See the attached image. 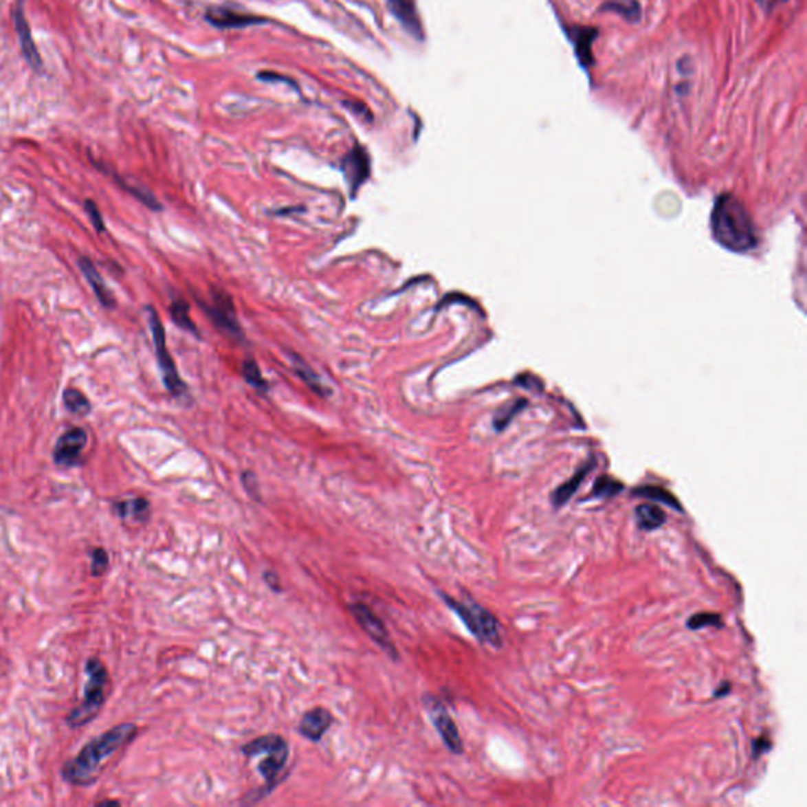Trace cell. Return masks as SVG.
<instances>
[{
    "label": "cell",
    "mask_w": 807,
    "mask_h": 807,
    "mask_svg": "<svg viewBox=\"0 0 807 807\" xmlns=\"http://www.w3.org/2000/svg\"><path fill=\"white\" fill-rule=\"evenodd\" d=\"M137 735L136 724L126 722L107 730L106 733L89 741L79 754L67 762L62 768V776L67 782L74 785H89L98 779L104 763L115 752L128 744Z\"/></svg>",
    "instance_id": "6da1fadb"
},
{
    "label": "cell",
    "mask_w": 807,
    "mask_h": 807,
    "mask_svg": "<svg viewBox=\"0 0 807 807\" xmlns=\"http://www.w3.org/2000/svg\"><path fill=\"white\" fill-rule=\"evenodd\" d=\"M711 228L714 239L735 252H746L755 247L757 235L754 223L746 207L738 199L724 195L714 203Z\"/></svg>",
    "instance_id": "7a4b0ae2"
},
{
    "label": "cell",
    "mask_w": 807,
    "mask_h": 807,
    "mask_svg": "<svg viewBox=\"0 0 807 807\" xmlns=\"http://www.w3.org/2000/svg\"><path fill=\"white\" fill-rule=\"evenodd\" d=\"M241 754L247 758L267 755L259 762L257 771L265 781L263 793L268 795L279 784L278 779L286 769L289 760V744L281 735L268 733L252 740L241 747Z\"/></svg>",
    "instance_id": "3957f363"
},
{
    "label": "cell",
    "mask_w": 807,
    "mask_h": 807,
    "mask_svg": "<svg viewBox=\"0 0 807 807\" xmlns=\"http://www.w3.org/2000/svg\"><path fill=\"white\" fill-rule=\"evenodd\" d=\"M445 604L453 610L461 621L464 623L465 628L469 629L470 634L475 637L478 642L484 645H491L494 648H500L503 645L502 631H500V625L491 612L484 609L483 606L478 604L475 601L461 602L454 598H451L446 593H440Z\"/></svg>",
    "instance_id": "277c9868"
},
{
    "label": "cell",
    "mask_w": 807,
    "mask_h": 807,
    "mask_svg": "<svg viewBox=\"0 0 807 807\" xmlns=\"http://www.w3.org/2000/svg\"><path fill=\"white\" fill-rule=\"evenodd\" d=\"M85 672L89 675V681L85 685L84 700L67 716V724L71 729H79L91 722L104 705L106 685L109 680L104 664L100 659L91 658L85 664Z\"/></svg>",
    "instance_id": "5b68a950"
},
{
    "label": "cell",
    "mask_w": 807,
    "mask_h": 807,
    "mask_svg": "<svg viewBox=\"0 0 807 807\" xmlns=\"http://www.w3.org/2000/svg\"><path fill=\"white\" fill-rule=\"evenodd\" d=\"M147 316H148L150 330H152V338H153V344H155V352H157L158 366L161 369V374H163L166 388H168V391L170 393L172 396L180 397L186 393V385H185V382L180 379L179 371H177V368H175V363L168 351V346H166L164 327H163V324H161L157 311H155L152 306H148L147 308Z\"/></svg>",
    "instance_id": "8992f818"
},
{
    "label": "cell",
    "mask_w": 807,
    "mask_h": 807,
    "mask_svg": "<svg viewBox=\"0 0 807 807\" xmlns=\"http://www.w3.org/2000/svg\"><path fill=\"white\" fill-rule=\"evenodd\" d=\"M349 610H351L358 625L363 628V631L368 634V637L371 640H374L375 645H377L388 658H391L393 661L399 659V651H397L396 645L393 643V639L390 636L388 629L385 626V623L382 621L368 606L363 604V602H352V604H349Z\"/></svg>",
    "instance_id": "52a82bcc"
},
{
    "label": "cell",
    "mask_w": 807,
    "mask_h": 807,
    "mask_svg": "<svg viewBox=\"0 0 807 807\" xmlns=\"http://www.w3.org/2000/svg\"><path fill=\"white\" fill-rule=\"evenodd\" d=\"M202 308L219 330L234 338H241V327L236 317L234 300L228 292H224L223 289H213L212 300L208 303H202Z\"/></svg>",
    "instance_id": "ba28073f"
},
{
    "label": "cell",
    "mask_w": 807,
    "mask_h": 807,
    "mask_svg": "<svg viewBox=\"0 0 807 807\" xmlns=\"http://www.w3.org/2000/svg\"><path fill=\"white\" fill-rule=\"evenodd\" d=\"M424 702H426L430 720H432L434 727L437 729L440 738L445 742V746L448 747V751L453 752L454 755H461L462 752H464V742H462L459 730H457V725L453 718H451V714L448 713V709L445 708L443 703H440L437 698L434 697H428Z\"/></svg>",
    "instance_id": "9c48e42d"
},
{
    "label": "cell",
    "mask_w": 807,
    "mask_h": 807,
    "mask_svg": "<svg viewBox=\"0 0 807 807\" xmlns=\"http://www.w3.org/2000/svg\"><path fill=\"white\" fill-rule=\"evenodd\" d=\"M341 169L346 177L351 196L355 197L363 183L371 177V158L363 145L355 144L353 148L349 150L341 161Z\"/></svg>",
    "instance_id": "30bf717a"
},
{
    "label": "cell",
    "mask_w": 807,
    "mask_h": 807,
    "mask_svg": "<svg viewBox=\"0 0 807 807\" xmlns=\"http://www.w3.org/2000/svg\"><path fill=\"white\" fill-rule=\"evenodd\" d=\"M85 445H87V432L84 429H68L58 437L54 446V462L60 467H74L79 462Z\"/></svg>",
    "instance_id": "8fae6325"
},
{
    "label": "cell",
    "mask_w": 807,
    "mask_h": 807,
    "mask_svg": "<svg viewBox=\"0 0 807 807\" xmlns=\"http://www.w3.org/2000/svg\"><path fill=\"white\" fill-rule=\"evenodd\" d=\"M206 19L218 29H243V27L267 23V19L261 18V16L241 13L239 10L221 7V5L210 7L206 12Z\"/></svg>",
    "instance_id": "7c38bea8"
},
{
    "label": "cell",
    "mask_w": 807,
    "mask_h": 807,
    "mask_svg": "<svg viewBox=\"0 0 807 807\" xmlns=\"http://www.w3.org/2000/svg\"><path fill=\"white\" fill-rule=\"evenodd\" d=\"M386 7L402 29L418 41L424 40L423 23L419 19L417 0H386Z\"/></svg>",
    "instance_id": "4fadbf2b"
},
{
    "label": "cell",
    "mask_w": 807,
    "mask_h": 807,
    "mask_svg": "<svg viewBox=\"0 0 807 807\" xmlns=\"http://www.w3.org/2000/svg\"><path fill=\"white\" fill-rule=\"evenodd\" d=\"M13 21H14V25H16V34H18V36H19V45H21V49H23V56L27 60V63H29L32 68L38 71V69H41V67H43V62H41L40 52H38V49H36L34 36H32L29 23H27V19H25L24 7H23V2H21V0L14 5V8H13Z\"/></svg>",
    "instance_id": "5bb4252c"
},
{
    "label": "cell",
    "mask_w": 807,
    "mask_h": 807,
    "mask_svg": "<svg viewBox=\"0 0 807 807\" xmlns=\"http://www.w3.org/2000/svg\"><path fill=\"white\" fill-rule=\"evenodd\" d=\"M333 722H335V718H333L330 709L316 707L303 714L298 724V733L306 740L317 742L324 738Z\"/></svg>",
    "instance_id": "9a60e30c"
},
{
    "label": "cell",
    "mask_w": 807,
    "mask_h": 807,
    "mask_svg": "<svg viewBox=\"0 0 807 807\" xmlns=\"http://www.w3.org/2000/svg\"><path fill=\"white\" fill-rule=\"evenodd\" d=\"M595 469V459H590L586 464H584L580 469L574 473V475L569 478L568 481H564L563 484H560L555 491L551 494V503L552 507L555 509H560L562 507H564L569 500H571L575 492H577V489L580 487V484L584 483V480L586 476H588V473Z\"/></svg>",
    "instance_id": "2e32d148"
},
{
    "label": "cell",
    "mask_w": 807,
    "mask_h": 807,
    "mask_svg": "<svg viewBox=\"0 0 807 807\" xmlns=\"http://www.w3.org/2000/svg\"><path fill=\"white\" fill-rule=\"evenodd\" d=\"M78 265H79V270L82 272V274L87 279L91 290H93L96 298L103 306L106 308H114L115 306V300H114V295L103 281V278H101V274L96 270V267L93 265V262H91L89 257H80L78 261Z\"/></svg>",
    "instance_id": "e0dca14e"
},
{
    "label": "cell",
    "mask_w": 807,
    "mask_h": 807,
    "mask_svg": "<svg viewBox=\"0 0 807 807\" xmlns=\"http://www.w3.org/2000/svg\"><path fill=\"white\" fill-rule=\"evenodd\" d=\"M634 516H636V522H637V527L642 531H654L661 529V527L665 525L667 522V516L664 513V509L658 507V505H653V503H640L634 509Z\"/></svg>",
    "instance_id": "ac0fdd59"
},
{
    "label": "cell",
    "mask_w": 807,
    "mask_h": 807,
    "mask_svg": "<svg viewBox=\"0 0 807 807\" xmlns=\"http://www.w3.org/2000/svg\"><path fill=\"white\" fill-rule=\"evenodd\" d=\"M568 35L571 36L574 43L575 54H577L580 63L584 67H588L593 63V56H591V43L595 41L598 32L590 27H574V29L568 30Z\"/></svg>",
    "instance_id": "d6986e66"
},
{
    "label": "cell",
    "mask_w": 807,
    "mask_h": 807,
    "mask_svg": "<svg viewBox=\"0 0 807 807\" xmlns=\"http://www.w3.org/2000/svg\"><path fill=\"white\" fill-rule=\"evenodd\" d=\"M114 513L123 520L145 522L150 516V503L147 498L136 497L114 503Z\"/></svg>",
    "instance_id": "ffe728a7"
},
{
    "label": "cell",
    "mask_w": 807,
    "mask_h": 807,
    "mask_svg": "<svg viewBox=\"0 0 807 807\" xmlns=\"http://www.w3.org/2000/svg\"><path fill=\"white\" fill-rule=\"evenodd\" d=\"M599 10L621 16L628 23H637L642 18V8L637 0H609L601 5Z\"/></svg>",
    "instance_id": "44dd1931"
},
{
    "label": "cell",
    "mask_w": 807,
    "mask_h": 807,
    "mask_svg": "<svg viewBox=\"0 0 807 807\" xmlns=\"http://www.w3.org/2000/svg\"><path fill=\"white\" fill-rule=\"evenodd\" d=\"M634 495H637V497H645L648 500H654L656 503H663L665 507L676 511V513H683L681 503L678 502L675 495L659 486H642L634 491Z\"/></svg>",
    "instance_id": "7402d4cb"
},
{
    "label": "cell",
    "mask_w": 807,
    "mask_h": 807,
    "mask_svg": "<svg viewBox=\"0 0 807 807\" xmlns=\"http://www.w3.org/2000/svg\"><path fill=\"white\" fill-rule=\"evenodd\" d=\"M290 363H292V366H294L295 374H297L298 377L301 380H303L305 384L308 385L311 390H313L314 393H317V395H320V396L327 395L325 385L322 384V380L319 377H317V374L314 373V371L311 369L309 366L303 362V358L298 357V355L292 353V355H290Z\"/></svg>",
    "instance_id": "603a6c76"
},
{
    "label": "cell",
    "mask_w": 807,
    "mask_h": 807,
    "mask_svg": "<svg viewBox=\"0 0 807 807\" xmlns=\"http://www.w3.org/2000/svg\"><path fill=\"white\" fill-rule=\"evenodd\" d=\"M63 406L67 407V410L78 417L89 415L91 408V404L87 397H85L84 393H80L76 388H67L63 391Z\"/></svg>",
    "instance_id": "cb8c5ba5"
},
{
    "label": "cell",
    "mask_w": 807,
    "mask_h": 807,
    "mask_svg": "<svg viewBox=\"0 0 807 807\" xmlns=\"http://www.w3.org/2000/svg\"><path fill=\"white\" fill-rule=\"evenodd\" d=\"M169 313L172 316V320L175 322L177 325L183 330L192 333V335L197 336V327L195 325V322L191 320L190 317V306L185 300H174L172 301L170 308H169Z\"/></svg>",
    "instance_id": "d4e9b609"
},
{
    "label": "cell",
    "mask_w": 807,
    "mask_h": 807,
    "mask_svg": "<svg viewBox=\"0 0 807 807\" xmlns=\"http://www.w3.org/2000/svg\"><path fill=\"white\" fill-rule=\"evenodd\" d=\"M625 489V484L613 480L612 476L602 475L595 481V486L591 489L590 497L593 498H612L620 494Z\"/></svg>",
    "instance_id": "484cf974"
},
{
    "label": "cell",
    "mask_w": 807,
    "mask_h": 807,
    "mask_svg": "<svg viewBox=\"0 0 807 807\" xmlns=\"http://www.w3.org/2000/svg\"><path fill=\"white\" fill-rule=\"evenodd\" d=\"M686 626L689 628L691 631H700L703 628H722L724 620L720 613L698 612L687 618Z\"/></svg>",
    "instance_id": "4316f807"
},
{
    "label": "cell",
    "mask_w": 807,
    "mask_h": 807,
    "mask_svg": "<svg viewBox=\"0 0 807 807\" xmlns=\"http://www.w3.org/2000/svg\"><path fill=\"white\" fill-rule=\"evenodd\" d=\"M243 377L247 384H250L251 386H254L256 390L267 391V388H268L267 382H265V379L262 377L259 366L256 364V362H252V360H246V362L243 363Z\"/></svg>",
    "instance_id": "83f0119b"
},
{
    "label": "cell",
    "mask_w": 807,
    "mask_h": 807,
    "mask_svg": "<svg viewBox=\"0 0 807 807\" xmlns=\"http://www.w3.org/2000/svg\"><path fill=\"white\" fill-rule=\"evenodd\" d=\"M90 573L93 577H100L106 573L107 566H109V555L103 547H95L90 552Z\"/></svg>",
    "instance_id": "f1b7e54d"
},
{
    "label": "cell",
    "mask_w": 807,
    "mask_h": 807,
    "mask_svg": "<svg viewBox=\"0 0 807 807\" xmlns=\"http://www.w3.org/2000/svg\"><path fill=\"white\" fill-rule=\"evenodd\" d=\"M241 483H243V487L245 491L247 492V495L254 500V502H262V497H261V489H259V483H257V478L252 472H245L243 475H241Z\"/></svg>",
    "instance_id": "f546056e"
},
{
    "label": "cell",
    "mask_w": 807,
    "mask_h": 807,
    "mask_svg": "<svg viewBox=\"0 0 807 807\" xmlns=\"http://www.w3.org/2000/svg\"><path fill=\"white\" fill-rule=\"evenodd\" d=\"M84 206H85V212H87L90 221H91V224H93V228H95L96 232H98V234L104 232L103 214H101L100 208L96 207V203L93 201H85Z\"/></svg>",
    "instance_id": "4dcf8cb0"
},
{
    "label": "cell",
    "mask_w": 807,
    "mask_h": 807,
    "mask_svg": "<svg viewBox=\"0 0 807 807\" xmlns=\"http://www.w3.org/2000/svg\"><path fill=\"white\" fill-rule=\"evenodd\" d=\"M771 741H769L766 736H760V738H757L752 741V757L754 758H760L765 752L771 751Z\"/></svg>",
    "instance_id": "1f68e13d"
},
{
    "label": "cell",
    "mask_w": 807,
    "mask_h": 807,
    "mask_svg": "<svg viewBox=\"0 0 807 807\" xmlns=\"http://www.w3.org/2000/svg\"><path fill=\"white\" fill-rule=\"evenodd\" d=\"M344 106L349 107V109L355 112L357 115L364 117L368 122L373 120V114H371V111L368 109V107H366V104L362 103V101H346Z\"/></svg>",
    "instance_id": "d6a6232c"
},
{
    "label": "cell",
    "mask_w": 807,
    "mask_h": 807,
    "mask_svg": "<svg viewBox=\"0 0 807 807\" xmlns=\"http://www.w3.org/2000/svg\"><path fill=\"white\" fill-rule=\"evenodd\" d=\"M263 580H265L268 588L274 591V593H281L283 591V586H281V582H279L278 574L274 573L273 569H267V571L263 573Z\"/></svg>",
    "instance_id": "836d02e7"
},
{
    "label": "cell",
    "mask_w": 807,
    "mask_h": 807,
    "mask_svg": "<svg viewBox=\"0 0 807 807\" xmlns=\"http://www.w3.org/2000/svg\"><path fill=\"white\" fill-rule=\"evenodd\" d=\"M520 404H524V402H518V404H514L513 408H509L511 412H508L507 415H505V413H503V415H498L497 418H495V428H497V430H502V429H505V428L508 426V423L511 421V418H513L514 413L519 410V406H520Z\"/></svg>",
    "instance_id": "e575fe53"
},
{
    "label": "cell",
    "mask_w": 807,
    "mask_h": 807,
    "mask_svg": "<svg viewBox=\"0 0 807 807\" xmlns=\"http://www.w3.org/2000/svg\"><path fill=\"white\" fill-rule=\"evenodd\" d=\"M257 79L265 80V82H289V84L295 85L292 80L287 79L286 76H283V74H278L274 71H261L259 74H257Z\"/></svg>",
    "instance_id": "d590c367"
},
{
    "label": "cell",
    "mask_w": 807,
    "mask_h": 807,
    "mask_svg": "<svg viewBox=\"0 0 807 807\" xmlns=\"http://www.w3.org/2000/svg\"><path fill=\"white\" fill-rule=\"evenodd\" d=\"M730 692H731V685H730L729 681H724L722 685H720V686L718 687V689L713 692V697H714V698H720V697H725V696H729Z\"/></svg>",
    "instance_id": "8d00e7d4"
},
{
    "label": "cell",
    "mask_w": 807,
    "mask_h": 807,
    "mask_svg": "<svg viewBox=\"0 0 807 807\" xmlns=\"http://www.w3.org/2000/svg\"><path fill=\"white\" fill-rule=\"evenodd\" d=\"M774 2H776V0H758V3H760L762 8L766 10V12H769V10L773 8Z\"/></svg>",
    "instance_id": "74e56055"
}]
</instances>
